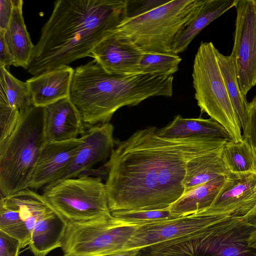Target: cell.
I'll list each match as a JSON object with an SVG mask.
<instances>
[{
  "mask_svg": "<svg viewBox=\"0 0 256 256\" xmlns=\"http://www.w3.org/2000/svg\"><path fill=\"white\" fill-rule=\"evenodd\" d=\"M149 126L116 142L105 166L110 212L168 208L184 192L192 158L220 149L226 140L210 137L167 138Z\"/></svg>",
  "mask_w": 256,
  "mask_h": 256,
  "instance_id": "1",
  "label": "cell"
},
{
  "mask_svg": "<svg viewBox=\"0 0 256 256\" xmlns=\"http://www.w3.org/2000/svg\"><path fill=\"white\" fill-rule=\"evenodd\" d=\"M128 0H59L41 30L27 71L36 76L90 56L126 17Z\"/></svg>",
  "mask_w": 256,
  "mask_h": 256,
  "instance_id": "2",
  "label": "cell"
},
{
  "mask_svg": "<svg viewBox=\"0 0 256 256\" xmlns=\"http://www.w3.org/2000/svg\"><path fill=\"white\" fill-rule=\"evenodd\" d=\"M173 76L110 74L93 60L74 69L69 98L85 130L110 122L120 108L138 105L151 97H170Z\"/></svg>",
  "mask_w": 256,
  "mask_h": 256,
  "instance_id": "3",
  "label": "cell"
},
{
  "mask_svg": "<svg viewBox=\"0 0 256 256\" xmlns=\"http://www.w3.org/2000/svg\"><path fill=\"white\" fill-rule=\"evenodd\" d=\"M210 212L202 228L141 248L136 256H256L250 243L256 228L244 217Z\"/></svg>",
  "mask_w": 256,
  "mask_h": 256,
  "instance_id": "4",
  "label": "cell"
},
{
  "mask_svg": "<svg viewBox=\"0 0 256 256\" xmlns=\"http://www.w3.org/2000/svg\"><path fill=\"white\" fill-rule=\"evenodd\" d=\"M45 142L44 108L32 106L20 112L14 131L0 144V196L29 188Z\"/></svg>",
  "mask_w": 256,
  "mask_h": 256,
  "instance_id": "5",
  "label": "cell"
},
{
  "mask_svg": "<svg viewBox=\"0 0 256 256\" xmlns=\"http://www.w3.org/2000/svg\"><path fill=\"white\" fill-rule=\"evenodd\" d=\"M202 0H173L144 14L124 18L114 30L143 52L173 53L175 40L196 14Z\"/></svg>",
  "mask_w": 256,
  "mask_h": 256,
  "instance_id": "6",
  "label": "cell"
},
{
  "mask_svg": "<svg viewBox=\"0 0 256 256\" xmlns=\"http://www.w3.org/2000/svg\"><path fill=\"white\" fill-rule=\"evenodd\" d=\"M212 42H202L195 54L192 72L194 98L201 113L221 124L232 140H242L241 124L229 98Z\"/></svg>",
  "mask_w": 256,
  "mask_h": 256,
  "instance_id": "7",
  "label": "cell"
},
{
  "mask_svg": "<svg viewBox=\"0 0 256 256\" xmlns=\"http://www.w3.org/2000/svg\"><path fill=\"white\" fill-rule=\"evenodd\" d=\"M42 194L67 222L112 216L106 185L100 177L82 174L58 180L44 186Z\"/></svg>",
  "mask_w": 256,
  "mask_h": 256,
  "instance_id": "8",
  "label": "cell"
},
{
  "mask_svg": "<svg viewBox=\"0 0 256 256\" xmlns=\"http://www.w3.org/2000/svg\"><path fill=\"white\" fill-rule=\"evenodd\" d=\"M138 225L113 216L68 222L62 249L68 256H105L122 251Z\"/></svg>",
  "mask_w": 256,
  "mask_h": 256,
  "instance_id": "9",
  "label": "cell"
},
{
  "mask_svg": "<svg viewBox=\"0 0 256 256\" xmlns=\"http://www.w3.org/2000/svg\"><path fill=\"white\" fill-rule=\"evenodd\" d=\"M230 55L242 94L256 86V0H238Z\"/></svg>",
  "mask_w": 256,
  "mask_h": 256,
  "instance_id": "10",
  "label": "cell"
},
{
  "mask_svg": "<svg viewBox=\"0 0 256 256\" xmlns=\"http://www.w3.org/2000/svg\"><path fill=\"white\" fill-rule=\"evenodd\" d=\"M211 215L210 212L206 210L138 226L122 251L134 248L140 250L188 234L206 224Z\"/></svg>",
  "mask_w": 256,
  "mask_h": 256,
  "instance_id": "11",
  "label": "cell"
},
{
  "mask_svg": "<svg viewBox=\"0 0 256 256\" xmlns=\"http://www.w3.org/2000/svg\"><path fill=\"white\" fill-rule=\"evenodd\" d=\"M82 143V137L46 142L40 152L29 188L38 190L58 180L69 167Z\"/></svg>",
  "mask_w": 256,
  "mask_h": 256,
  "instance_id": "12",
  "label": "cell"
},
{
  "mask_svg": "<svg viewBox=\"0 0 256 256\" xmlns=\"http://www.w3.org/2000/svg\"><path fill=\"white\" fill-rule=\"evenodd\" d=\"M114 130V127L110 122L98 124L86 130L81 136L82 143L80 148L58 180L76 178L110 156L116 143L113 136Z\"/></svg>",
  "mask_w": 256,
  "mask_h": 256,
  "instance_id": "13",
  "label": "cell"
},
{
  "mask_svg": "<svg viewBox=\"0 0 256 256\" xmlns=\"http://www.w3.org/2000/svg\"><path fill=\"white\" fill-rule=\"evenodd\" d=\"M256 206V174L228 172L224 184L212 206L215 214L244 217Z\"/></svg>",
  "mask_w": 256,
  "mask_h": 256,
  "instance_id": "14",
  "label": "cell"
},
{
  "mask_svg": "<svg viewBox=\"0 0 256 256\" xmlns=\"http://www.w3.org/2000/svg\"><path fill=\"white\" fill-rule=\"evenodd\" d=\"M143 52L130 40L114 31L100 41L92 50V57L110 74L138 73Z\"/></svg>",
  "mask_w": 256,
  "mask_h": 256,
  "instance_id": "15",
  "label": "cell"
},
{
  "mask_svg": "<svg viewBox=\"0 0 256 256\" xmlns=\"http://www.w3.org/2000/svg\"><path fill=\"white\" fill-rule=\"evenodd\" d=\"M46 142L78 138L85 130L79 114L69 98L44 107Z\"/></svg>",
  "mask_w": 256,
  "mask_h": 256,
  "instance_id": "16",
  "label": "cell"
},
{
  "mask_svg": "<svg viewBox=\"0 0 256 256\" xmlns=\"http://www.w3.org/2000/svg\"><path fill=\"white\" fill-rule=\"evenodd\" d=\"M74 71L69 66H63L27 80L33 106L44 108L69 98Z\"/></svg>",
  "mask_w": 256,
  "mask_h": 256,
  "instance_id": "17",
  "label": "cell"
},
{
  "mask_svg": "<svg viewBox=\"0 0 256 256\" xmlns=\"http://www.w3.org/2000/svg\"><path fill=\"white\" fill-rule=\"evenodd\" d=\"M13 10L4 38L8 48L13 66L27 69L34 45L27 30L22 14L23 1L12 0Z\"/></svg>",
  "mask_w": 256,
  "mask_h": 256,
  "instance_id": "18",
  "label": "cell"
},
{
  "mask_svg": "<svg viewBox=\"0 0 256 256\" xmlns=\"http://www.w3.org/2000/svg\"><path fill=\"white\" fill-rule=\"evenodd\" d=\"M238 0H202L196 14L176 37L172 52L185 51L193 39L208 25L234 7Z\"/></svg>",
  "mask_w": 256,
  "mask_h": 256,
  "instance_id": "19",
  "label": "cell"
},
{
  "mask_svg": "<svg viewBox=\"0 0 256 256\" xmlns=\"http://www.w3.org/2000/svg\"><path fill=\"white\" fill-rule=\"evenodd\" d=\"M158 136L167 138L210 137L231 140L226 129L210 118H184L176 115L164 127L158 129Z\"/></svg>",
  "mask_w": 256,
  "mask_h": 256,
  "instance_id": "20",
  "label": "cell"
},
{
  "mask_svg": "<svg viewBox=\"0 0 256 256\" xmlns=\"http://www.w3.org/2000/svg\"><path fill=\"white\" fill-rule=\"evenodd\" d=\"M68 222L54 210L34 226L28 249L35 256H46L53 250L61 248Z\"/></svg>",
  "mask_w": 256,
  "mask_h": 256,
  "instance_id": "21",
  "label": "cell"
},
{
  "mask_svg": "<svg viewBox=\"0 0 256 256\" xmlns=\"http://www.w3.org/2000/svg\"><path fill=\"white\" fill-rule=\"evenodd\" d=\"M226 174L198 186L184 194L168 208L172 214L180 217L208 210L222 190Z\"/></svg>",
  "mask_w": 256,
  "mask_h": 256,
  "instance_id": "22",
  "label": "cell"
},
{
  "mask_svg": "<svg viewBox=\"0 0 256 256\" xmlns=\"http://www.w3.org/2000/svg\"><path fill=\"white\" fill-rule=\"evenodd\" d=\"M221 149L200 155L188 162L183 182L184 194L198 186L228 173L220 157Z\"/></svg>",
  "mask_w": 256,
  "mask_h": 256,
  "instance_id": "23",
  "label": "cell"
},
{
  "mask_svg": "<svg viewBox=\"0 0 256 256\" xmlns=\"http://www.w3.org/2000/svg\"><path fill=\"white\" fill-rule=\"evenodd\" d=\"M216 54L227 92L244 130L247 121L248 102L241 92L232 56H224L217 49Z\"/></svg>",
  "mask_w": 256,
  "mask_h": 256,
  "instance_id": "24",
  "label": "cell"
},
{
  "mask_svg": "<svg viewBox=\"0 0 256 256\" xmlns=\"http://www.w3.org/2000/svg\"><path fill=\"white\" fill-rule=\"evenodd\" d=\"M220 157L228 172L234 174H256V160L248 144L226 141L220 150Z\"/></svg>",
  "mask_w": 256,
  "mask_h": 256,
  "instance_id": "25",
  "label": "cell"
},
{
  "mask_svg": "<svg viewBox=\"0 0 256 256\" xmlns=\"http://www.w3.org/2000/svg\"><path fill=\"white\" fill-rule=\"evenodd\" d=\"M0 89L5 91L10 106L20 112L33 106L26 82L15 78L4 66H0Z\"/></svg>",
  "mask_w": 256,
  "mask_h": 256,
  "instance_id": "26",
  "label": "cell"
},
{
  "mask_svg": "<svg viewBox=\"0 0 256 256\" xmlns=\"http://www.w3.org/2000/svg\"><path fill=\"white\" fill-rule=\"evenodd\" d=\"M181 61L178 54L172 53L143 52L138 73L173 76Z\"/></svg>",
  "mask_w": 256,
  "mask_h": 256,
  "instance_id": "27",
  "label": "cell"
},
{
  "mask_svg": "<svg viewBox=\"0 0 256 256\" xmlns=\"http://www.w3.org/2000/svg\"><path fill=\"white\" fill-rule=\"evenodd\" d=\"M0 230L18 239L21 248L28 246L31 236L18 211L0 200Z\"/></svg>",
  "mask_w": 256,
  "mask_h": 256,
  "instance_id": "28",
  "label": "cell"
},
{
  "mask_svg": "<svg viewBox=\"0 0 256 256\" xmlns=\"http://www.w3.org/2000/svg\"><path fill=\"white\" fill-rule=\"evenodd\" d=\"M112 215L122 222L138 226L162 222L176 218L168 208L148 210H122L111 212Z\"/></svg>",
  "mask_w": 256,
  "mask_h": 256,
  "instance_id": "29",
  "label": "cell"
},
{
  "mask_svg": "<svg viewBox=\"0 0 256 256\" xmlns=\"http://www.w3.org/2000/svg\"><path fill=\"white\" fill-rule=\"evenodd\" d=\"M20 116V112L10 106L6 96L0 94V144L11 134Z\"/></svg>",
  "mask_w": 256,
  "mask_h": 256,
  "instance_id": "30",
  "label": "cell"
},
{
  "mask_svg": "<svg viewBox=\"0 0 256 256\" xmlns=\"http://www.w3.org/2000/svg\"><path fill=\"white\" fill-rule=\"evenodd\" d=\"M242 138L250 147L256 160V96L248 104L247 121Z\"/></svg>",
  "mask_w": 256,
  "mask_h": 256,
  "instance_id": "31",
  "label": "cell"
},
{
  "mask_svg": "<svg viewBox=\"0 0 256 256\" xmlns=\"http://www.w3.org/2000/svg\"><path fill=\"white\" fill-rule=\"evenodd\" d=\"M166 0H128L126 17L140 16L167 2Z\"/></svg>",
  "mask_w": 256,
  "mask_h": 256,
  "instance_id": "32",
  "label": "cell"
},
{
  "mask_svg": "<svg viewBox=\"0 0 256 256\" xmlns=\"http://www.w3.org/2000/svg\"><path fill=\"white\" fill-rule=\"evenodd\" d=\"M20 241L0 230V256H18Z\"/></svg>",
  "mask_w": 256,
  "mask_h": 256,
  "instance_id": "33",
  "label": "cell"
},
{
  "mask_svg": "<svg viewBox=\"0 0 256 256\" xmlns=\"http://www.w3.org/2000/svg\"><path fill=\"white\" fill-rule=\"evenodd\" d=\"M13 10L12 0H0V30L6 31Z\"/></svg>",
  "mask_w": 256,
  "mask_h": 256,
  "instance_id": "34",
  "label": "cell"
},
{
  "mask_svg": "<svg viewBox=\"0 0 256 256\" xmlns=\"http://www.w3.org/2000/svg\"><path fill=\"white\" fill-rule=\"evenodd\" d=\"M4 32L0 30V66L8 70L10 66H13V62L4 38Z\"/></svg>",
  "mask_w": 256,
  "mask_h": 256,
  "instance_id": "35",
  "label": "cell"
},
{
  "mask_svg": "<svg viewBox=\"0 0 256 256\" xmlns=\"http://www.w3.org/2000/svg\"><path fill=\"white\" fill-rule=\"evenodd\" d=\"M140 249L134 248L117 252L105 256H136Z\"/></svg>",
  "mask_w": 256,
  "mask_h": 256,
  "instance_id": "36",
  "label": "cell"
},
{
  "mask_svg": "<svg viewBox=\"0 0 256 256\" xmlns=\"http://www.w3.org/2000/svg\"><path fill=\"white\" fill-rule=\"evenodd\" d=\"M244 218L250 224L256 228V206L244 216Z\"/></svg>",
  "mask_w": 256,
  "mask_h": 256,
  "instance_id": "37",
  "label": "cell"
},
{
  "mask_svg": "<svg viewBox=\"0 0 256 256\" xmlns=\"http://www.w3.org/2000/svg\"><path fill=\"white\" fill-rule=\"evenodd\" d=\"M250 243V246L256 248V230L251 234Z\"/></svg>",
  "mask_w": 256,
  "mask_h": 256,
  "instance_id": "38",
  "label": "cell"
},
{
  "mask_svg": "<svg viewBox=\"0 0 256 256\" xmlns=\"http://www.w3.org/2000/svg\"><path fill=\"white\" fill-rule=\"evenodd\" d=\"M63 256H68L64 255Z\"/></svg>",
  "mask_w": 256,
  "mask_h": 256,
  "instance_id": "39",
  "label": "cell"
}]
</instances>
